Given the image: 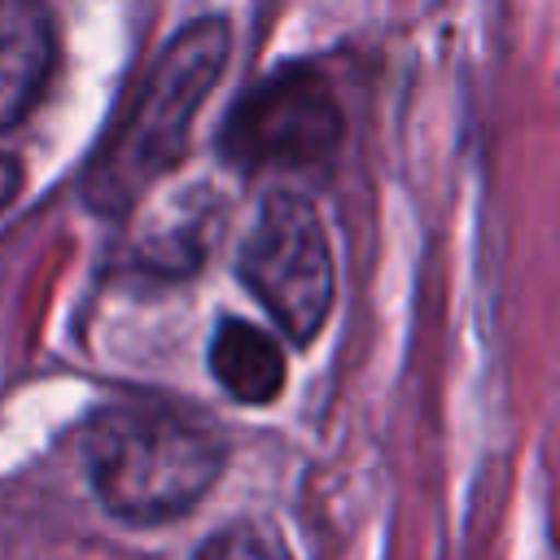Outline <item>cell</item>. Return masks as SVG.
I'll list each match as a JSON object with an SVG mask.
<instances>
[{"label": "cell", "instance_id": "6da1fadb", "mask_svg": "<svg viewBox=\"0 0 560 560\" xmlns=\"http://www.w3.org/2000/svg\"><path fill=\"white\" fill-rule=\"evenodd\" d=\"M79 455L101 508L127 525H166L192 512L228 464V446L206 420L153 402L96 411Z\"/></svg>", "mask_w": 560, "mask_h": 560}, {"label": "cell", "instance_id": "7a4b0ae2", "mask_svg": "<svg viewBox=\"0 0 560 560\" xmlns=\"http://www.w3.org/2000/svg\"><path fill=\"white\" fill-rule=\"evenodd\" d=\"M228 52L232 31L223 18H197L162 48V57L140 79L127 114L114 122L88 166L83 197L96 214H122L158 175H166L184 158L188 127L219 83Z\"/></svg>", "mask_w": 560, "mask_h": 560}, {"label": "cell", "instance_id": "3957f363", "mask_svg": "<svg viewBox=\"0 0 560 560\" xmlns=\"http://www.w3.org/2000/svg\"><path fill=\"white\" fill-rule=\"evenodd\" d=\"M241 280L293 346H306L332 306V254L319 214L298 192H271L245 236Z\"/></svg>", "mask_w": 560, "mask_h": 560}, {"label": "cell", "instance_id": "277c9868", "mask_svg": "<svg viewBox=\"0 0 560 560\" xmlns=\"http://www.w3.org/2000/svg\"><path fill=\"white\" fill-rule=\"evenodd\" d=\"M341 144V105L324 74L284 66L258 79L228 114L219 149L241 171H298L332 158Z\"/></svg>", "mask_w": 560, "mask_h": 560}, {"label": "cell", "instance_id": "5b68a950", "mask_svg": "<svg viewBox=\"0 0 560 560\" xmlns=\"http://www.w3.org/2000/svg\"><path fill=\"white\" fill-rule=\"evenodd\" d=\"M57 66L48 0H0V131L18 127L44 96Z\"/></svg>", "mask_w": 560, "mask_h": 560}, {"label": "cell", "instance_id": "8992f818", "mask_svg": "<svg viewBox=\"0 0 560 560\" xmlns=\"http://www.w3.org/2000/svg\"><path fill=\"white\" fill-rule=\"evenodd\" d=\"M210 372H214V381L236 402H249V407H262V402H271L284 389V354H280V341L267 328L249 324V319H223L214 328Z\"/></svg>", "mask_w": 560, "mask_h": 560}, {"label": "cell", "instance_id": "52a82bcc", "mask_svg": "<svg viewBox=\"0 0 560 560\" xmlns=\"http://www.w3.org/2000/svg\"><path fill=\"white\" fill-rule=\"evenodd\" d=\"M192 560H293V551L267 521H232L214 529Z\"/></svg>", "mask_w": 560, "mask_h": 560}, {"label": "cell", "instance_id": "ba28073f", "mask_svg": "<svg viewBox=\"0 0 560 560\" xmlns=\"http://www.w3.org/2000/svg\"><path fill=\"white\" fill-rule=\"evenodd\" d=\"M18 192H22V166H18V158L0 153V210H4Z\"/></svg>", "mask_w": 560, "mask_h": 560}]
</instances>
